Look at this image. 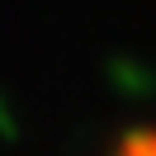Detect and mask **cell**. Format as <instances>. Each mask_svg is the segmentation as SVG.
Listing matches in <instances>:
<instances>
[{
  "label": "cell",
  "instance_id": "cell-1",
  "mask_svg": "<svg viewBox=\"0 0 156 156\" xmlns=\"http://www.w3.org/2000/svg\"><path fill=\"white\" fill-rule=\"evenodd\" d=\"M114 156H156V123H151V128H137V133H128L123 142L114 147Z\"/></svg>",
  "mask_w": 156,
  "mask_h": 156
}]
</instances>
